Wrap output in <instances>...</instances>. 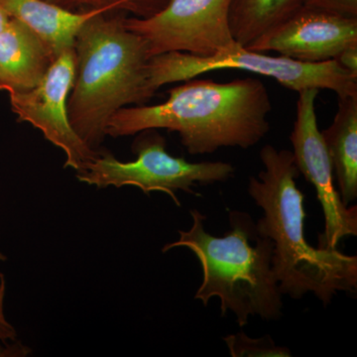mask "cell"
I'll return each mask as SVG.
<instances>
[{
    "label": "cell",
    "mask_w": 357,
    "mask_h": 357,
    "mask_svg": "<svg viewBox=\"0 0 357 357\" xmlns=\"http://www.w3.org/2000/svg\"><path fill=\"white\" fill-rule=\"evenodd\" d=\"M231 0H168L146 18L124 16L123 23L147 42L151 57L182 52L206 58L236 46L229 25Z\"/></svg>",
    "instance_id": "obj_7"
},
{
    "label": "cell",
    "mask_w": 357,
    "mask_h": 357,
    "mask_svg": "<svg viewBox=\"0 0 357 357\" xmlns=\"http://www.w3.org/2000/svg\"><path fill=\"white\" fill-rule=\"evenodd\" d=\"M189 230H178L175 243L166 244L162 251L187 248L198 258L203 281L195 300L208 306L213 298L220 300L222 316L236 314L239 326L248 325L249 317L266 321L280 318L282 293L272 270L273 243L260 236L248 213H229L230 229L215 237L204 229L206 217L191 211Z\"/></svg>",
    "instance_id": "obj_4"
},
{
    "label": "cell",
    "mask_w": 357,
    "mask_h": 357,
    "mask_svg": "<svg viewBox=\"0 0 357 357\" xmlns=\"http://www.w3.org/2000/svg\"><path fill=\"white\" fill-rule=\"evenodd\" d=\"M56 60L38 35L11 18L0 30V86L2 91H29L42 81Z\"/></svg>",
    "instance_id": "obj_11"
},
{
    "label": "cell",
    "mask_w": 357,
    "mask_h": 357,
    "mask_svg": "<svg viewBox=\"0 0 357 357\" xmlns=\"http://www.w3.org/2000/svg\"><path fill=\"white\" fill-rule=\"evenodd\" d=\"M337 110L330 128L321 131L342 203L357 198V95L337 98Z\"/></svg>",
    "instance_id": "obj_13"
},
{
    "label": "cell",
    "mask_w": 357,
    "mask_h": 357,
    "mask_svg": "<svg viewBox=\"0 0 357 357\" xmlns=\"http://www.w3.org/2000/svg\"><path fill=\"white\" fill-rule=\"evenodd\" d=\"M319 89L299 91L290 140L296 165L307 182L316 188L325 218V230L319 236L318 248L337 249L344 237L357 236L356 206H345L333 184V171L325 141L319 131L316 100Z\"/></svg>",
    "instance_id": "obj_9"
},
{
    "label": "cell",
    "mask_w": 357,
    "mask_h": 357,
    "mask_svg": "<svg viewBox=\"0 0 357 357\" xmlns=\"http://www.w3.org/2000/svg\"><path fill=\"white\" fill-rule=\"evenodd\" d=\"M306 0H231L229 25L237 44L246 47L287 20Z\"/></svg>",
    "instance_id": "obj_14"
},
{
    "label": "cell",
    "mask_w": 357,
    "mask_h": 357,
    "mask_svg": "<svg viewBox=\"0 0 357 357\" xmlns=\"http://www.w3.org/2000/svg\"><path fill=\"white\" fill-rule=\"evenodd\" d=\"M6 281L0 274V357H25L31 354V349L17 340L15 328L6 319L4 312Z\"/></svg>",
    "instance_id": "obj_17"
},
{
    "label": "cell",
    "mask_w": 357,
    "mask_h": 357,
    "mask_svg": "<svg viewBox=\"0 0 357 357\" xmlns=\"http://www.w3.org/2000/svg\"><path fill=\"white\" fill-rule=\"evenodd\" d=\"M232 357H289L292 354L287 347L275 344L270 335L249 337L243 332L223 337Z\"/></svg>",
    "instance_id": "obj_16"
},
{
    "label": "cell",
    "mask_w": 357,
    "mask_h": 357,
    "mask_svg": "<svg viewBox=\"0 0 357 357\" xmlns=\"http://www.w3.org/2000/svg\"><path fill=\"white\" fill-rule=\"evenodd\" d=\"M10 20V16L6 13V11L2 8V6H0V30L4 27V25L8 22V20Z\"/></svg>",
    "instance_id": "obj_20"
},
{
    "label": "cell",
    "mask_w": 357,
    "mask_h": 357,
    "mask_svg": "<svg viewBox=\"0 0 357 357\" xmlns=\"http://www.w3.org/2000/svg\"><path fill=\"white\" fill-rule=\"evenodd\" d=\"M126 15L96 14L84 23L75 44L76 75L68 112L77 135L95 150L119 110L145 105L157 91L150 81L147 42L124 25Z\"/></svg>",
    "instance_id": "obj_3"
},
{
    "label": "cell",
    "mask_w": 357,
    "mask_h": 357,
    "mask_svg": "<svg viewBox=\"0 0 357 357\" xmlns=\"http://www.w3.org/2000/svg\"><path fill=\"white\" fill-rule=\"evenodd\" d=\"M243 70L275 79L284 88L297 91L330 89L337 98L357 95V75L344 69L337 60L304 63L272 57L237 44L229 50L202 58L182 52L160 54L150 59V81L158 91L165 84L185 82L217 70Z\"/></svg>",
    "instance_id": "obj_5"
},
{
    "label": "cell",
    "mask_w": 357,
    "mask_h": 357,
    "mask_svg": "<svg viewBox=\"0 0 357 357\" xmlns=\"http://www.w3.org/2000/svg\"><path fill=\"white\" fill-rule=\"evenodd\" d=\"M357 45V17L318 7L303 6L280 24L244 48L304 63L335 60L342 51Z\"/></svg>",
    "instance_id": "obj_10"
},
{
    "label": "cell",
    "mask_w": 357,
    "mask_h": 357,
    "mask_svg": "<svg viewBox=\"0 0 357 357\" xmlns=\"http://www.w3.org/2000/svg\"><path fill=\"white\" fill-rule=\"evenodd\" d=\"M263 170L249 178V196L263 210L256 229L273 243L272 270L282 295L301 299L312 293L325 306L338 292L356 293L357 257L310 245L305 234V195L296 184L300 171L293 152L267 144Z\"/></svg>",
    "instance_id": "obj_2"
},
{
    "label": "cell",
    "mask_w": 357,
    "mask_h": 357,
    "mask_svg": "<svg viewBox=\"0 0 357 357\" xmlns=\"http://www.w3.org/2000/svg\"><path fill=\"white\" fill-rule=\"evenodd\" d=\"M0 91H2V88H1V86H0Z\"/></svg>",
    "instance_id": "obj_22"
},
{
    "label": "cell",
    "mask_w": 357,
    "mask_h": 357,
    "mask_svg": "<svg viewBox=\"0 0 357 357\" xmlns=\"http://www.w3.org/2000/svg\"><path fill=\"white\" fill-rule=\"evenodd\" d=\"M134 161L121 162L109 152H98L82 172L77 173L79 182L96 188H139L144 194L162 192L180 206L176 192L195 194L192 188L227 182L236 172L234 167L225 162L192 163L174 157L166 151V141L156 129L141 131L134 141Z\"/></svg>",
    "instance_id": "obj_6"
},
{
    "label": "cell",
    "mask_w": 357,
    "mask_h": 357,
    "mask_svg": "<svg viewBox=\"0 0 357 357\" xmlns=\"http://www.w3.org/2000/svg\"><path fill=\"white\" fill-rule=\"evenodd\" d=\"M77 13L100 10L107 13L131 14L146 18L158 13L168 0H46Z\"/></svg>",
    "instance_id": "obj_15"
},
{
    "label": "cell",
    "mask_w": 357,
    "mask_h": 357,
    "mask_svg": "<svg viewBox=\"0 0 357 357\" xmlns=\"http://www.w3.org/2000/svg\"><path fill=\"white\" fill-rule=\"evenodd\" d=\"M6 256L4 255H2L1 252H0V262L6 261Z\"/></svg>",
    "instance_id": "obj_21"
},
{
    "label": "cell",
    "mask_w": 357,
    "mask_h": 357,
    "mask_svg": "<svg viewBox=\"0 0 357 357\" xmlns=\"http://www.w3.org/2000/svg\"><path fill=\"white\" fill-rule=\"evenodd\" d=\"M335 60L344 69L357 75V45L345 49Z\"/></svg>",
    "instance_id": "obj_19"
},
{
    "label": "cell",
    "mask_w": 357,
    "mask_h": 357,
    "mask_svg": "<svg viewBox=\"0 0 357 357\" xmlns=\"http://www.w3.org/2000/svg\"><path fill=\"white\" fill-rule=\"evenodd\" d=\"M0 6L11 18L24 23L38 35L56 58L63 52L74 49L77 33L84 23L103 13H77L46 0H0Z\"/></svg>",
    "instance_id": "obj_12"
},
{
    "label": "cell",
    "mask_w": 357,
    "mask_h": 357,
    "mask_svg": "<svg viewBox=\"0 0 357 357\" xmlns=\"http://www.w3.org/2000/svg\"><path fill=\"white\" fill-rule=\"evenodd\" d=\"M76 52L61 53L35 88L9 93L11 110L20 122H27L43 133L49 142L64 152L65 167L82 172L98 156L73 128L68 112V100L75 75Z\"/></svg>",
    "instance_id": "obj_8"
},
{
    "label": "cell",
    "mask_w": 357,
    "mask_h": 357,
    "mask_svg": "<svg viewBox=\"0 0 357 357\" xmlns=\"http://www.w3.org/2000/svg\"><path fill=\"white\" fill-rule=\"evenodd\" d=\"M305 6L318 7L342 15L357 17V0H306Z\"/></svg>",
    "instance_id": "obj_18"
},
{
    "label": "cell",
    "mask_w": 357,
    "mask_h": 357,
    "mask_svg": "<svg viewBox=\"0 0 357 357\" xmlns=\"http://www.w3.org/2000/svg\"><path fill=\"white\" fill-rule=\"evenodd\" d=\"M271 110L269 93L259 79L217 83L194 77L169 91L166 102L119 110L107 124V136L166 129L180 135L191 155L211 154L225 147L248 149L269 132Z\"/></svg>",
    "instance_id": "obj_1"
}]
</instances>
